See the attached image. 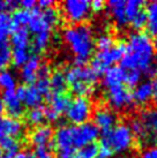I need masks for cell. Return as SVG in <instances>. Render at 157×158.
I'll list each match as a JSON object with an SVG mask.
<instances>
[{"instance_id": "cell-38", "label": "cell", "mask_w": 157, "mask_h": 158, "mask_svg": "<svg viewBox=\"0 0 157 158\" xmlns=\"http://www.w3.org/2000/svg\"><path fill=\"white\" fill-rule=\"evenodd\" d=\"M142 79V72L139 69H131L126 72V76H125V83L127 84V87L129 88H134L138 87V84L140 83V81Z\"/></svg>"}, {"instance_id": "cell-47", "label": "cell", "mask_w": 157, "mask_h": 158, "mask_svg": "<svg viewBox=\"0 0 157 158\" xmlns=\"http://www.w3.org/2000/svg\"><path fill=\"white\" fill-rule=\"evenodd\" d=\"M14 158H36V156L30 150H22L14 155Z\"/></svg>"}, {"instance_id": "cell-29", "label": "cell", "mask_w": 157, "mask_h": 158, "mask_svg": "<svg viewBox=\"0 0 157 158\" xmlns=\"http://www.w3.org/2000/svg\"><path fill=\"white\" fill-rule=\"evenodd\" d=\"M144 2L141 0H128L125 1V14L128 22H131L136 15L143 10Z\"/></svg>"}, {"instance_id": "cell-25", "label": "cell", "mask_w": 157, "mask_h": 158, "mask_svg": "<svg viewBox=\"0 0 157 158\" xmlns=\"http://www.w3.org/2000/svg\"><path fill=\"white\" fill-rule=\"evenodd\" d=\"M146 16H147V29L149 34L157 36V1H153L147 5V10H146Z\"/></svg>"}, {"instance_id": "cell-24", "label": "cell", "mask_w": 157, "mask_h": 158, "mask_svg": "<svg viewBox=\"0 0 157 158\" xmlns=\"http://www.w3.org/2000/svg\"><path fill=\"white\" fill-rule=\"evenodd\" d=\"M142 123L150 134L157 140V110H149L142 113Z\"/></svg>"}, {"instance_id": "cell-51", "label": "cell", "mask_w": 157, "mask_h": 158, "mask_svg": "<svg viewBox=\"0 0 157 158\" xmlns=\"http://www.w3.org/2000/svg\"><path fill=\"white\" fill-rule=\"evenodd\" d=\"M5 113V107H4V103L1 101V98H0V121H1V119H2V115Z\"/></svg>"}, {"instance_id": "cell-50", "label": "cell", "mask_w": 157, "mask_h": 158, "mask_svg": "<svg viewBox=\"0 0 157 158\" xmlns=\"http://www.w3.org/2000/svg\"><path fill=\"white\" fill-rule=\"evenodd\" d=\"M153 88H154V102H155V104L157 105V79L155 80L153 82Z\"/></svg>"}, {"instance_id": "cell-55", "label": "cell", "mask_w": 157, "mask_h": 158, "mask_svg": "<svg viewBox=\"0 0 157 158\" xmlns=\"http://www.w3.org/2000/svg\"><path fill=\"white\" fill-rule=\"evenodd\" d=\"M0 156H2V154H1V151H0Z\"/></svg>"}, {"instance_id": "cell-26", "label": "cell", "mask_w": 157, "mask_h": 158, "mask_svg": "<svg viewBox=\"0 0 157 158\" xmlns=\"http://www.w3.org/2000/svg\"><path fill=\"white\" fill-rule=\"evenodd\" d=\"M50 43H51V32L50 31H45V32H40V34L34 35L32 50L36 53L44 52L50 46Z\"/></svg>"}, {"instance_id": "cell-21", "label": "cell", "mask_w": 157, "mask_h": 158, "mask_svg": "<svg viewBox=\"0 0 157 158\" xmlns=\"http://www.w3.org/2000/svg\"><path fill=\"white\" fill-rule=\"evenodd\" d=\"M154 95V88H153V82L150 81H146L143 83L139 84L135 88L134 92L132 94L133 96V101L136 104L143 105L146 103H148Z\"/></svg>"}, {"instance_id": "cell-19", "label": "cell", "mask_w": 157, "mask_h": 158, "mask_svg": "<svg viewBox=\"0 0 157 158\" xmlns=\"http://www.w3.org/2000/svg\"><path fill=\"white\" fill-rule=\"evenodd\" d=\"M108 10L113 18L118 27H124L127 24L126 14H125V1L124 0H110L108 2Z\"/></svg>"}, {"instance_id": "cell-13", "label": "cell", "mask_w": 157, "mask_h": 158, "mask_svg": "<svg viewBox=\"0 0 157 158\" xmlns=\"http://www.w3.org/2000/svg\"><path fill=\"white\" fill-rule=\"evenodd\" d=\"M53 129L50 126L42 125L36 127L32 132L30 133V142L35 148H51L53 140Z\"/></svg>"}, {"instance_id": "cell-48", "label": "cell", "mask_w": 157, "mask_h": 158, "mask_svg": "<svg viewBox=\"0 0 157 158\" xmlns=\"http://www.w3.org/2000/svg\"><path fill=\"white\" fill-rule=\"evenodd\" d=\"M54 1L53 0H40L37 6L39 7V9H46V8H50V7H53L54 6Z\"/></svg>"}, {"instance_id": "cell-43", "label": "cell", "mask_w": 157, "mask_h": 158, "mask_svg": "<svg viewBox=\"0 0 157 158\" xmlns=\"http://www.w3.org/2000/svg\"><path fill=\"white\" fill-rule=\"evenodd\" d=\"M35 156L36 158H52L51 157V148H36L35 150Z\"/></svg>"}, {"instance_id": "cell-32", "label": "cell", "mask_w": 157, "mask_h": 158, "mask_svg": "<svg viewBox=\"0 0 157 158\" xmlns=\"http://www.w3.org/2000/svg\"><path fill=\"white\" fill-rule=\"evenodd\" d=\"M30 57L29 48H12V61L16 67H22Z\"/></svg>"}, {"instance_id": "cell-35", "label": "cell", "mask_w": 157, "mask_h": 158, "mask_svg": "<svg viewBox=\"0 0 157 158\" xmlns=\"http://www.w3.org/2000/svg\"><path fill=\"white\" fill-rule=\"evenodd\" d=\"M27 120L28 123L32 125V126H42L43 123L45 121V117H44V111L43 109L39 106V107H35V109H31L28 114H27Z\"/></svg>"}, {"instance_id": "cell-20", "label": "cell", "mask_w": 157, "mask_h": 158, "mask_svg": "<svg viewBox=\"0 0 157 158\" xmlns=\"http://www.w3.org/2000/svg\"><path fill=\"white\" fill-rule=\"evenodd\" d=\"M49 105L48 107L53 112H56L58 115L66 113L70 103V98L66 94H51L49 96Z\"/></svg>"}, {"instance_id": "cell-34", "label": "cell", "mask_w": 157, "mask_h": 158, "mask_svg": "<svg viewBox=\"0 0 157 158\" xmlns=\"http://www.w3.org/2000/svg\"><path fill=\"white\" fill-rule=\"evenodd\" d=\"M100 145L97 143H89L80 148L76 152V158H98Z\"/></svg>"}, {"instance_id": "cell-39", "label": "cell", "mask_w": 157, "mask_h": 158, "mask_svg": "<svg viewBox=\"0 0 157 158\" xmlns=\"http://www.w3.org/2000/svg\"><path fill=\"white\" fill-rule=\"evenodd\" d=\"M129 129H131L133 136L135 135L136 137H140V139H146L147 135H148L147 129H146V127H144L142 120H140V119H134V120H132Z\"/></svg>"}, {"instance_id": "cell-17", "label": "cell", "mask_w": 157, "mask_h": 158, "mask_svg": "<svg viewBox=\"0 0 157 158\" xmlns=\"http://www.w3.org/2000/svg\"><path fill=\"white\" fill-rule=\"evenodd\" d=\"M103 75V84L105 88L109 89L117 85H122V83L125 82L126 70L118 65H113L105 70Z\"/></svg>"}, {"instance_id": "cell-3", "label": "cell", "mask_w": 157, "mask_h": 158, "mask_svg": "<svg viewBox=\"0 0 157 158\" xmlns=\"http://www.w3.org/2000/svg\"><path fill=\"white\" fill-rule=\"evenodd\" d=\"M60 23V13L57 8L50 7L46 9L35 8L30 12V19L28 22V31L37 35L45 31H52L54 27Z\"/></svg>"}, {"instance_id": "cell-30", "label": "cell", "mask_w": 157, "mask_h": 158, "mask_svg": "<svg viewBox=\"0 0 157 158\" xmlns=\"http://www.w3.org/2000/svg\"><path fill=\"white\" fill-rule=\"evenodd\" d=\"M0 151H5L7 156L18 154L20 151V142L13 137H2L0 139Z\"/></svg>"}, {"instance_id": "cell-46", "label": "cell", "mask_w": 157, "mask_h": 158, "mask_svg": "<svg viewBox=\"0 0 157 158\" xmlns=\"http://www.w3.org/2000/svg\"><path fill=\"white\" fill-rule=\"evenodd\" d=\"M113 155V151L104 145H100V151H98V158H111Z\"/></svg>"}, {"instance_id": "cell-40", "label": "cell", "mask_w": 157, "mask_h": 158, "mask_svg": "<svg viewBox=\"0 0 157 158\" xmlns=\"http://www.w3.org/2000/svg\"><path fill=\"white\" fill-rule=\"evenodd\" d=\"M132 27L135 29V30L140 31L141 29H143L146 24H147V16H146V12L144 10H141L135 18L131 21Z\"/></svg>"}, {"instance_id": "cell-2", "label": "cell", "mask_w": 157, "mask_h": 158, "mask_svg": "<svg viewBox=\"0 0 157 158\" xmlns=\"http://www.w3.org/2000/svg\"><path fill=\"white\" fill-rule=\"evenodd\" d=\"M62 38L74 54V66H86L95 48L91 28L86 24L68 27L62 31Z\"/></svg>"}, {"instance_id": "cell-12", "label": "cell", "mask_w": 157, "mask_h": 158, "mask_svg": "<svg viewBox=\"0 0 157 158\" xmlns=\"http://www.w3.org/2000/svg\"><path fill=\"white\" fill-rule=\"evenodd\" d=\"M1 101L4 103L5 111L8 113L9 118L19 119L24 114V106L18 97L15 90L4 91Z\"/></svg>"}, {"instance_id": "cell-28", "label": "cell", "mask_w": 157, "mask_h": 158, "mask_svg": "<svg viewBox=\"0 0 157 158\" xmlns=\"http://www.w3.org/2000/svg\"><path fill=\"white\" fill-rule=\"evenodd\" d=\"M29 19H30V12L24 10V9H16L14 12L13 16L11 18L12 30L18 29V28H26L28 26Z\"/></svg>"}, {"instance_id": "cell-31", "label": "cell", "mask_w": 157, "mask_h": 158, "mask_svg": "<svg viewBox=\"0 0 157 158\" xmlns=\"http://www.w3.org/2000/svg\"><path fill=\"white\" fill-rule=\"evenodd\" d=\"M16 87V77L9 70H1L0 72V88H2L5 91L8 90H15Z\"/></svg>"}, {"instance_id": "cell-44", "label": "cell", "mask_w": 157, "mask_h": 158, "mask_svg": "<svg viewBox=\"0 0 157 158\" xmlns=\"http://www.w3.org/2000/svg\"><path fill=\"white\" fill-rule=\"evenodd\" d=\"M105 7V2L103 0H94L90 2V9L95 13H98V12H102Z\"/></svg>"}, {"instance_id": "cell-23", "label": "cell", "mask_w": 157, "mask_h": 158, "mask_svg": "<svg viewBox=\"0 0 157 158\" xmlns=\"http://www.w3.org/2000/svg\"><path fill=\"white\" fill-rule=\"evenodd\" d=\"M67 81L65 77V73L60 69L52 72L50 75V87L52 94H65L67 89Z\"/></svg>"}, {"instance_id": "cell-45", "label": "cell", "mask_w": 157, "mask_h": 158, "mask_svg": "<svg viewBox=\"0 0 157 158\" xmlns=\"http://www.w3.org/2000/svg\"><path fill=\"white\" fill-rule=\"evenodd\" d=\"M140 158H157V145L147 148L141 154V157Z\"/></svg>"}, {"instance_id": "cell-4", "label": "cell", "mask_w": 157, "mask_h": 158, "mask_svg": "<svg viewBox=\"0 0 157 158\" xmlns=\"http://www.w3.org/2000/svg\"><path fill=\"white\" fill-rule=\"evenodd\" d=\"M134 141L129 126L126 123H120L114 126L110 132L104 133L100 140V145L108 147L114 152H125L131 149Z\"/></svg>"}, {"instance_id": "cell-41", "label": "cell", "mask_w": 157, "mask_h": 158, "mask_svg": "<svg viewBox=\"0 0 157 158\" xmlns=\"http://www.w3.org/2000/svg\"><path fill=\"white\" fill-rule=\"evenodd\" d=\"M16 7H19L18 1H14V0H9V1L0 0V13H6L8 10H14V9H16Z\"/></svg>"}, {"instance_id": "cell-8", "label": "cell", "mask_w": 157, "mask_h": 158, "mask_svg": "<svg viewBox=\"0 0 157 158\" xmlns=\"http://www.w3.org/2000/svg\"><path fill=\"white\" fill-rule=\"evenodd\" d=\"M73 148H82L89 143H94L100 136V129L92 123H86L80 126H72Z\"/></svg>"}, {"instance_id": "cell-7", "label": "cell", "mask_w": 157, "mask_h": 158, "mask_svg": "<svg viewBox=\"0 0 157 158\" xmlns=\"http://www.w3.org/2000/svg\"><path fill=\"white\" fill-rule=\"evenodd\" d=\"M65 18L72 23L78 24L86 21L90 15V1L87 0H67L62 4Z\"/></svg>"}, {"instance_id": "cell-49", "label": "cell", "mask_w": 157, "mask_h": 158, "mask_svg": "<svg viewBox=\"0 0 157 158\" xmlns=\"http://www.w3.org/2000/svg\"><path fill=\"white\" fill-rule=\"evenodd\" d=\"M59 158H76L74 150H64L59 152Z\"/></svg>"}, {"instance_id": "cell-18", "label": "cell", "mask_w": 157, "mask_h": 158, "mask_svg": "<svg viewBox=\"0 0 157 158\" xmlns=\"http://www.w3.org/2000/svg\"><path fill=\"white\" fill-rule=\"evenodd\" d=\"M53 136H54V145L59 149V151L74 150L72 126H61L58 128Z\"/></svg>"}, {"instance_id": "cell-5", "label": "cell", "mask_w": 157, "mask_h": 158, "mask_svg": "<svg viewBox=\"0 0 157 158\" xmlns=\"http://www.w3.org/2000/svg\"><path fill=\"white\" fill-rule=\"evenodd\" d=\"M125 52H126V43L120 42V43L113 45V48H111L108 51L97 53L96 57L92 59L90 68L98 76H100V75L104 74V72L109 67H111V65L120 61Z\"/></svg>"}, {"instance_id": "cell-10", "label": "cell", "mask_w": 157, "mask_h": 158, "mask_svg": "<svg viewBox=\"0 0 157 158\" xmlns=\"http://www.w3.org/2000/svg\"><path fill=\"white\" fill-rule=\"evenodd\" d=\"M64 73H65L67 84H70V85L73 83H76V82H84V83L95 85V83H96L98 77H100L90 67L87 66L68 67Z\"/></svg>"}, {"instance_id": "cell-1", "label": "cell", "mask_w": 157, "mask_h": 158, "mask_svg": "<svg viewBox=\"0 0 157 158\" xmlns=\"http://www.w3.org/2000/svg\"><path fill=\"white\" fill-rule=\"evenodd\" d=\"M154 43L148 34L136 31L129 35L126 43V52L120 60V67L125 70H147L154 59Z\"/></svg>"}, {"instance_id": "cell-33", "label": "cell", "mask_w": 157, "mask_h": 158, "mask_svg": "<svg viewBox=\"0 0 157 158\" xmlns=\"http://www.w3.org/2000/svg\"><path fill=\"white\" fill-rule=\"evenodd\" d=\"M70 90L78 97H87L88 98V96H90L95 91V85L84 83V82H76V83L70 84Z\"/></svg>"}, {"instance_id": "cell-54", "label": "cell", "mask_w": 157, "mask_h": 158, "mask_svg": "<svg viewBox=\"0 0 157 158\" xmlns=\"http://www.w3.org/2000/svg\"><path fill=\"white\" fill-rule=\"evenodd\" d=\"M155 75H157V68H155Z\"/></svg>"}, {"instance_id": "cell-42", "label": "cell", "mask_w": 157, "mask_h": 158, "mask_svg": "<svg viewBox=\"0 0 157 158\" xmlns=\"http://www.w3.org/2000/svg\"><path fill=\"white\" fill-rule=\"evenodd\" d=\"M19 6L21 7V9H24V10H28V12H31L36 8L37 6V2L35 0H22L19 2Z\"/></svg>"}, {"instance_id": "cell-11", "label": "cell", "mask_w": 157, "mask_h": 158, "mask_svg": "<svg viewBox=\"0 0 157 158\" xmlns=\"http://www.w3.org/2000/svg\"><path fill=\"white\" fill-rule=\"evenodd\" d=\"M15 92H16L18 97L20 98V101L22 102L23 106L30 107V109L39 107L44 98V97L39 94L38 90L36 89V87L34 84L19 87V88L15 90Z\"/></svg>"}, {"instance_id": "cell-36", "label": "cell", "mask_w": 157, "mask_h": 158, "mask_svg": "<svg viewBox=\"0 0 157 158\" xmlns=\"http://www.w3.org/2000/svg\"><path fill=\"white\" fill-rule=\"evenodd\" d=\"M12 32V22L7 13H0V40H7Z\"/></svg>"}, {"instance_id": "cell-15", "label": "cell", "mask_w": 157, "mask_h": 158, "mask_svg": "<svg viewBox=\"0 0 157 158\" xmlns=\"http://www.w3.org/2000/svg\"><path fill=\"white\" fill-rule=\"evenodd\" d=\"M24 132V126L19 119L6 118L0 121V139L2 137H21Z\"/></svg>"}, {"instance_id": "cell-9", "label": "cell", "mask_w": 157, "mask_h": 158, "mask_svg": "<svg viewBox=\"0 0 157 158\" xmlns=\"http://www.w3.org/2000/svg\"><path fill=\"white\" fill-rule=\"evenodd\" d=\"M106 101L112 109L114 110H122L125 107L132 105L133 96L129 90L124 85H117L109 88L106 91Z\"/></svg>"}, {"instance_id": "cell-37", "label": "cell", "mask_w": 157, "mask_h": 158, "mask_svg": "<svg viewBox=\"0 0 157 158\" xmlns=\"http://www.w3.org/2000/svg\"><path fill=\"white\" fill-rule=\"evenodd\" d=\"M114 40L113 37L109 34H103L100 35L96 40V48H98V52H103V51H108L111 48H113Z\"/></svg>"}, {"instance_id": "cell-6", "label": "cell", "mask_w": 157, "mask_h": 158, "mask_svg": "<svg viewBox=\"0 0 157 158\" xmlns=\"http://www.w3.org/2000/svg\"><path fill=\"white\" fill-rule=\"evenodd\" d=\"M92 105L91 102L87 97H76L70 101V106L66 111V117L68 121L74 126H80L86 123H89L91 118Z\"/></svg>"}, {"instance_id": "cell-52", "label": "cell", "mask_w": 157, "mask_h": 158, "mask_svg": "<svg viewBox=\"0 0 157 158\" xmlns=\"http://www.w3.org/2000/svg\"><path fill=\"white\" fill-rule=\"evenodd\" d=\"M154 48L157 50V36H156V38H155V42H154Z\"/></svg>"}, {"instance_id": "cell-22", "label": "cell", "mask_w": 157, "mask_h": 158, "mask_svg": "<svg viewBox=\"0 0 157 158\" xmlns=\"http://www.w3.org/2000/svg\"><path fill=\"white\" fill-rule=\"evenodd\" d=\"M11 43L13 48H29L30 44V36L27 28H18L12 30Z\"/></svg>"}, {"instance_id": "cell-16", "label": "cell", "mask_w": 157, "mask_h": 158, "mask_svg": "<svg viewBox=\"0 0 157 158\" xmlns=\"http://www.w3.org/2000/svg\"><path fill=\"white\" fill-rule=\"evenodd\" d=\"M40 65H42L40 58L36 54V56H31L30 59L21 67V79L24 83H27V85L34 84L36 82L37 73Z\"/></svg>"}, {"instance_id": "cell-14", "label": "cell", "mask_w": 157, "mask_h": 158, "mask_svg": "<svg viewBox=\"0 0 157 158\" xmlns=\"http://www.w3.org/2000/svg\"><path fill=\"white\" fill-rule=\"evenodd\" d=\"M92 123L100 129V132L102 131V133L104 134V133L110 132L116 126L117 115L108 109H100L94 114V123Z\"/></svg>"}, {"instance_id": "cell-53", "label": "cell", "mask_w": 157, "mask_h": 158, "mask_svg": "<svg viewBox=\"0 0 157 158\" xmlns=\"http://www.w3.org/2000/svg\"><path fill=\"white\" fill-rule=\"evenodd\" d=\"M0 158H12L11 156H0Z\"/></svg>"}, {"instance_id": "cell-27", "label": "cell", "mask_w": 157, "mask_h": 158, "mask_svg": "<svg viewBox=\"0 0 157 158\" xmlns=\"http://www.w3.org/2000/svg\"><path fill=\"white\" fill-rule=\"evenodd\" d=\"M12 62V48L7 40H0V72Z\"/></svg>"}]
</instances>
